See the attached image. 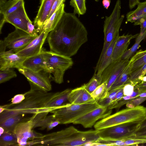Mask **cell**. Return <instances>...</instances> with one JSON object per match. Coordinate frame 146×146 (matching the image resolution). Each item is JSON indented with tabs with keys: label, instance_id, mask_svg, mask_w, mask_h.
I'll list each match as a JSON object with an SVG mask.
<instances>
[{
	"label": "cell",
	"instance_id": "obj_1",
	"mask_svg": "<svg viewBox=\"0 0 146 146\" xmlns=\"http://www.w3.org/2000/svg\"><path fill=\"white\" fill-rule=\"evenodd\" d=\"M46 39L50 51L70 57L87 41L88 32L75 14L65 12Z\"/></svg>",
	"mask_w": 146,
	"mask_h": 146
},
{
	"label": "cell",
	"instance_id": "obj_2",
	"mask_svg": "<svg viewBox=\"0 0 146 146\" xmlns=\"http://www.w3.org/2000/svg\"><path fill=\"white\" fill-rule=\"evenodd\" d=\"M98 130L86 131L78 130L73 126L62 130L43 135L31 140L30 146L86 145L88 144L97 143L100 140Z\"/></svg>",
	"mask_w": 146,
	"mask_h": 146
},
{
	"label": "cell",
	"instance_id": "obj_3",
	"mask_svg": "<svg viewBox=\"0 0 146 146\" xmlns=\"http://www.w3.org/2000/svg\"><path fill=\"white\" fill-rule=\"evenodd\" d=\"M55 94V92L30 90L25 93V99L20 103L1 106L0 122L10 117L19 114H34L43 112H48L45 106Z\"/></svg>",
	"mask_w": 146,
	"mask_h": 146
},
{
	"label": "cell",
	"instance_id": "obj_4",
	"mask_svg": "<svg viewBox=\"0 0 146 146\" xmlns=\"http://www.w3.org/2000/svg\"><path fill=\"white\" fill-rule=\"evenodd\" d=\"M146 119V107L138 106L127 108L102 119L94 125L95 129H102L125 123L141 124Z\"/></svg>",
	"mask_w": 146,
	"mask_h": 146
},
{
	"label": "cell",
	"instance_id": "obj_5",
	"mask_svg": "<svg viewBox=\"0 0 146 146\" xmlns=\"http://www.w3.org/2000/svg\"><path fill=\"white\" fill-rule=\"evenodd\" d=\"M100 106L98 102L81 104L65 103L50 113L60 124H67L73 123L78 118Z\"/></svg>",
	"mask_w": 146,
	"mask_h": 146
},
{
	"label": "cell",
	"instance_id": "obj_6",
	"mask_svg": "<svg viewBox=\"0 0 146 146\" xmlns=\"http://www.w3.org/2000/svg\"><path fill=\"white\" fill-rule=\"evenodd\" d=\"M121 9V1L117 0L111 15L106 17L104 25V45L96 67L99 65L110 44L116 35L119 33V28L124 17V15H120Z\"/></svg>",
	"mask_w": 146,
	"mask_h": 146
},
{
	"label": "cell",
	"instance_id": "obj_7",
	"mask_svg": "<svg viewBox=\"0 0 146 146\" xmlns=\"http://www.w3.org/2000/svg\"><path fill=\"white\" fill-rule=\"evenodd\" d=\"M41 53L48 68L53 75V80L59 84L62 83L65 71L70 68L73 64L72 59L70 57L50 51H46L42 48Z\"/></svg>",
	"mask_w": 146,
	"mask_h": 146
},
{
	"label": "cell",
	"instance_id": "obj_8",
	"mask_svg": "<svg viewBox=\"0 0 146 146\" xmlns=\"http://www.w3.org/2000/svg\"><path fill=\"white\" fill-rule=\"evenodd\" d=\"M139 125L133 123L117 125L99 130L98 134L102 139L125 140L135 136Z\"/></svg>",
	"mask_w": 146,
	"mask_h": 146
},
{
	"label": "cell",
	"instance_id": "obj_9",
	"mask_svg": "<svg viewBox=\"0 0 146 146\" xmlns=\"http://www.w3.org/2000/svg\"><path fill=\"white\" fill-rule=\"evenodd\" d=\"M18 69L27 78L31 86L30 90L45 92L52 90L51 82L53 80L51 73L44 71L35 72L24 68Z\"/></svg>",
	"mask_w": 146,
	"mask_h": 146
},
{
	"label": "cell",
	"instance_id": "obj_10",
	"mask_svg": "<svg viewBox=\"0 0 146 146\" xmlns=\"http://www.w3.org/2000/svg\"><path fill=\"white\" fill-rule=\"evenodd\" d=\"M36 37L23 30L15 28L3 40L7 48L16 53L25 48Z\"/></svg>",
	"mask_w": 146,
	"mask_h": 146
},
{
	"label": "cell",
	"instance_id": "obj_11",
	"mask_svg": "<svg viewBox=\"0 0 146 146\" xmlns=\"http://www.w3.org/2000/svg\"><path fill=\"white\" fill-rule=\"evenodd\" d=\"M129 60L119 59L112 62L104 70L101 75L102 83H104L108 92L128 64Z\"/></svg>",
	"mask_w": 146,
	"mask_h": 146
},
{
	"label": "cell",
	"instance_id": "obj_12",
	"mask_svg": "<svg viewBox=\"0 0 146 146\" xmlns=\"http://www.w3.org/2000/svg\"><path fill=\"white\" fill-rule=\"evenodd\" d=\"M112 111L108 107L100 106L78 118L73 123L81 125L85 128H91L98 120L110 115Z\"/></svg>",
	"mask_w": 146,
	"mask_h": 146
},
{
	"label": "cell",
	"instance_id": "obj_13",
	"mask_svg": "<svg viewBox=\"0 0 146 146\" xmlns=\"http://www.w3.org/2000/svg\"><path fill=\"white\" fill-rule=\"evenodd\" d=\"M30 20L26 12L24 3L17 10L5 17V23H9L14 26L15 28L21 29L27 33V23Z\"/></svg>",
	"mask_w": 146,
	"mask_h": 146
},
{
	"label": "cell",
	"instance_id": "obj_14",
	"mask_svg": "<svg viewBox=\"0 0 146 146\" xmlns=\"http://www.w3.org/2000/svg\"><path fill=\"white\" fill-rule=\"evenodd\" d=\"M48 34L42 31L25 48L15 53L25 58L40 53Z\"/></svg>",
	"mask_w": 146,
	"mask_h": 146
},
{
	"label": "cell",
	"instance_id": "obj_15",
	"mask_svg": "<svg viewBox=\"0 0 146 146\" xmlns=\"http://www.w3.org/2000/svg\"><path fill=\"white\" fill-rule=\"evenodd\" d=\"M25 59L10 50L1 53L0 70L8 68H20Z\"/></svg>",
	"mask_w": 146,
	"mask_h": 146
},
{
	"label": "cell",
	"instance_id": "obj_16",
	"mask_svg": "<svg viewBox=\"0 0 146 146\" xmlns=\"http://www.w3.org/2000/svg\"><path fill=\"white\" fill-rule=\"evenodd\" d=\"M33 129L32 121L30 118L21 122L15 127L13 133L16 135L19 146H27Z\"/></svg>",
	"mask_w": 146,
	"mask_h": 146
},
{
	"label": "cell",
	"instance_id": "obj_17",
	"mask_svg": "<svg viewBox=\"0 0 146 146\" xmlns=\"http://www.w3.org/2000/svg\"><path fill=\"white\" fill-rule=\"evenodd\" d=\"M68 101L71 104H93L98 102L82 86L72 90Z\"/></svg>",
	"mask_w": 146,
	"mask_h": 146
},
{
	"label": "cell",
	"instance_id": "obj_18",
	"mask_svg": "<svg viewBox=\"0 0 146 146\" xmlns=\"http://www.w3.org/2000/svg\"><path fill=\"white\" fill-rule=\"evenodd\" d=\"M55 0H41L40 5L34 21V25L37 28L39 34Z\"/></svg>",
	"mask_w": 146,
	"mask_h": 146
},
{
	"label": "cell",
	"instance_id": "obj_19",
	"mask_svg": "<svg viewBox=\"0 0 146 146\" xmlns=\"http://www.w3.org/2000/svg\"><path fill=\"white\" fill-rule=\"evenodd\" d=\"M21 68L27 69L35 72L44 71L51 73L41 52L37 55L26 58L23 62Z\"/></svg>",
	"mask_w": 146,
	"mask_h": 146
},
{
	"label": "cell",
	"instance_id": "obj_20",
	"mask_svg": "<svg viewBox=\"0 0 146 146\" xmlns=\"http://www.w3.org/2000/svg\"><path fill=\"white\" fill-rule=\"evenodd\" d=\"M139 34L127 35L119 36L115 44L112 56V62L121 59L123 53L127 50L131 40L137 37Z\"/></svg>",
	"mask_w": 146,
	"mask_h": 146
},
{
	"label": "cell",
	"instance_id": "obj_21",
	"mask_svg": "<svg viewBox=\"0 0 146 146\" xmlns=\"http://www.w3.org/2000/svg\"><path fill=\"white\" fill-rule=\"evenodd\" d=\"M71 90L70 89H67L61 92H55L54 96L45 106L46 111L49 113L50 112L65 104L64 103L68 101V96Z\"/></svg>",
	"mask_w": 146,
	"mask_h": 146
},
{
	"label": "cell",
	"instance_id": "obj_22",
	"mask_svg": "<svg viewBox=\"0 0 146 146\" xmlns=\"http://www.w3.org/2000/svg\"><path fill=\"white\" fill-rule=\"evenodd\" d=\"M119 36V33L115 36L113 41L110 44L104 55L99 65L95 69L94 74L99 76H101L104 70L112 62V56L113 48Z\"/></svg>",
	"mask_w": 146,
	"mask_h": 146
},
{
	"label": "cell",
	"instance_id": "obj_23",
	"mask_svg": "<svg viewBox=\"0 0 146 146\" xmlns=\"http://www.w3.org/2000/svg\"><path fill=\"white\" fill-rule=\"evenodd\" d=\"M65 6L64 3L53 13L48 19L46 20L42 27L40 33L44 31L48 33L54 28L65 12Z\"/></svg>",
	"mask_w": 146,
	"mask_h": 146
},
{
	"label": "cell",
	"instance_id": "obj_24",
	"mask_svg": "<svg viewBox=\"0 0 146 146\" xmlns=\"http://www.w3.org/2000/svg\"><path fill=\"white\" fill-rule=\"evenodd\" d=\"M25 115L19 114L10 117L0 122V127L4 129V132H13L15 127L18 124L30 118L31 117H25Z\"/></svg>",
	"mask_w": 146,
	"mask_h": 146
},
{
	"label": "cell",
	"instance_id": "obj_25",
	"mask_svg": "<svg viewBox=\"0 0 146 146\" xmlns=\"http://www.w3.org/2000/svg\"><path fill=\"white\" fill-rule=\"evenodd\" d=\"M132 65V62L129 60L128 64L113 84L110 90L130 84L129 79L131 73Z\"/></svg>",
	"mask_w": 146,
	"mask_h": 146
},
{
	"label": "cell",
	"instance_id": "obj_26",
	"mask_svg": "<svg viewBox=\"0 0 146 146\" xmlns=\"http://www.w3.org/2000/svg\"><path fill=\"white\" fill-rule=\"evenodd\" d=\"M146 15V1L140 2L137 5V8L134 11L128 12L126 16L127 21L134 23L139 19Z\"/></svg>",
	"mask_w": 146,
	"mask_h": 146
},
{
	"label": "cell",
	"instance_id": "obj_27",
	"mask_svg": "<svg viewBox=\"0 0 146 146\" xmlns=\"http://www.w3.org/2000/svg\"><path fill=\"white\" fill-rule=\"evenodd\" d=\"M24 3V0H9L0 5V15L5 17L17 10Z\"/></svg>",
	"mask_w": 146,
	"mask_h": 146
},
{
	"label": "cell",
	"instance_id": "obj_28",
	"mask_svg": "<svg viewBox=\"0 0 146 146\" xmlns=\"http://www.w3.org/2000/svg\"><path fill=\"white\" fill-rule=\"evenodd\" d=\"M132 63L131 73L146 64V50H140L129 60Z\"/></svg>",
	"mask_w": 146,
	"mask_h": 146
},
{
	"label": "cell",
	"instance_id": "obj_29",
	"mask_svg": "<svg viewBox=\"0 0 146 146\" xmlns=\"http://www.w3.org/2000/svg\"><path fill=\"white\" fill-rule=\"evenodd\" d=\"M19 146L17 138L13 132L4 131L0 134V146Z\"/></svg>",
	"mask_w": 146,
	"mask_h": 146
},
{
	"label": "cell",
	"instance_id": "obj_30",
	"mask_svg": "<svg viewBox=\"0 0 146 146\" xmlns=\"http://www.w3.org/2000/svg\"><path fill=\"white\" fill-rule=\"evenodd\" d=\"M146 74V64L131 73L130 84L134 86L140 82V79Z\"/></svg>",
	"mask_w": 146,
	"mask_h": 146
},
{
	"label": "cell",
	"instance_id": "obj_31",
	"mask_svg": "<svg viewBox=\"0 0 146 146\" xmlns=\"http://www.w3.org/2000/svg\"><path fill=\"white\" fill-rule=\"evenodd\" d=\"M146 36V33L142 35L139 34L137 36L135 43L129 49H127L123 53L121 58V59H128L132 56L140 47L141 42L144 39Z\"/></svg>",
	"mask_w": 146,
	"mask_h": 146
},
{
	"label": "cell",
	"instance_id": "obj_32",
	"mask_svg": "<svg viewBox=\"0 0 146 146\" xmlns=\"http://www.w3.org/2000/svg\"><path fill=\"white\" fill-rule=\"evenodd\" d=\"M125 85L122 86L109 90L107 95L105 98L98 101V102L99 105L102 107H108L111 102L113 98L119 91L123 88Z\"/></svg>",
	"mask_w": 146,
	"mask_h": 146
},
{
	"label": "cell",
	"instance_id": "obj_33",
	"mask_svg": "<svg viewBox=\"0 0 146 146\" xmlns=\"http://www.w3.org/2000/svg\"><path fill=\"white\" fill-rule=\"evenodd\" d=\"M70 5L73 8V13L75 15L79 16L86 12V0H70Z\"/></svg>",
	"mask_w": 146,
	"mask_h": 146
},
{
	"label": "cell",
	"instance_id": "obj_34",
	"mask_svg": "<svg viewBox=\"0 0 146 146\" xmlns=\"http://www.w3.org/2000/svg\"><path fill=\"white\" fill-rule=\"evenodd\" d=\"M102 84L101 76L94 74L89 81L82 86L90 94L99 86Z\"/></svg>",
	"mask_w": 146,
	"mask_h": 146
},
{
	"label": "cell",
	"instance_id": "obj_35",
	"mask_svg": "<svg viewBox=\"0 0 146 146\" xmlns=\"http://www.w3.org/2000/svg\"><path fill=\"white\" fill-rule=\"evenodd\" d=\"M107 91L106 85L104 83L98 86L91 94L92 97L98 101L99 100L105 98L107 95Z\"/></svg>",
	"mask_w": 146,
	"mask_h": 146
},
{
	"label": "cell",
	"instance_id": "obj_36",
	"mask_svg": "<svg viewBox=\"0 0 146 146\" xmlns=\"http://www.w3.org/2000/svg\"><path fill=\"white\" fill-rule=\"evenodd\" d=\"M16 72L12 68H8L0 70V83L8 81L11 79L16 77Z\"/></svg>",
	"mask_w": 146,
	"mask_h": 146
},
{
	"label": "cell",
	"instance_id": "obj_37",
	"mask_svg": "<svg viewBox=\"0 0 146 146\" xmlns=\"http://www.w3.org/2000/svg\"><path fill=\"white\" fill-rule=\"evenodd\" d=\"M54 118L52 114L41 119L33 127V129L37 127H41L40 129L42 130L46 128L48 124Z\"/></svg>",
	"mask_w": 146,
	"mask_h": 146
},
{
	"label": "cell",
	"instance_id": "obj_38",
	"mask_svg": "<svg viewBox=\"0 0 146 146\" xmlns=\"http://www.w3.org/2000/svg\"><path fill=\"white\" fill-rule=\"evenodd\" d=\"M123 88L113 98L111 102L108 107L109 109L112 110L115 108L119 101L124 96L123 93Z\"/></svg>",
	"mask_w": 146,
	"mask_h": 146
},
{
	"label": "cell",
	"instance_id": "obj_39",
	"mask_svg": "<svg viewBox=\"0 0 146 146\" xmlns=\"http://www.w3.org/2000/svg\"><path fill=\"white\" fill-rule=\"evenodd\" d=\"M126 146L137 145L139 144L146 143V138H131L124 140Z\"/></svg>",
	"mask_w": 146,
	"mask_h": 146
},
{
	"label": "cell",
	"instance_id": "obj_40",
	"mask_svg": "<svg viewBox=\"0 0 146 146\" xmlns=\"http://www.w3.org/2000/svg\"><path fill=\"white\" fill-rule=\"evenodd\" d=\"M134 25L140 26V31L139 35H142L146 33V15L142 17L134 23Z\"/></svg>",
	"mask_w": 146,
	"mask_h": 146
},
{
	"label": "cell",
	"instance_id": "obj_41",
	"mask_svg": "<svg viewBox=\"0 0 146 146\" xmlns=\"http://www.w3.org/2000/svg\"><path fill=\"white\" fill-rule=\"evenodd\" d=\"M146 100V97H138L133 99L126 104L127 108H133L139 106Z\"/></svg>",
	"mask_w": 146,
	"mask_h": 146
},
{
	"label": "cell",
	"instance_id": "obj_42",
	"mask_svg": "<svg viewBox=\"0 0 146 146\" xmlns=\"http://www.w3.org/2000/svg\"><path fill=\"white\" fill-rule=\"evenodd\" d=\"M48 112H43L33 114L31 117L32 121L33 128L34 126L41 119L46 117Z\"/></svg>",
	"mask_w": 146,
	"mask_h": 146
},
{
	"label": "cell",
	"instance_id": "obj_43",
	"mask_svg": "<svg viewBox=\"0 0 146 146\" xmlns=\"http://www.w3.org/2000/svg\"><path fill=\"white\" fill-rule=\"evenodd\" d=\"M35 26L33 25L32 22L30 20L27 23L28 33L31 35L36 37L39 34Z\"/></svg>",
	"mask_w": 146,
	"mask_h": 146
},
{
	"label": "cell",
	"instance_id": "obj_44",
	"mask_svg": "<svg viewBox=\"0 0 146 146\" xmlns=\"http://www.w3.org/2000/svg\"><path fill=\"white\" fill-rule=\"evenodd\" d=\"M25 98V93L17 94L11 99L10 100L11 101V103L10 104L12 105L19 104L22 102Z\"/></svg>",
	"mask_w": 146,
	"mask_h": 146
},
{
	"label": "cell",
	"instance_id": "obj_45",
	"mask_svg": "<svg viewBox=\"0 0 146 146\" xmlns=\"http://www.w3.org/2000/svg\"><path fill=\"white\" fill-rule=\"evenodd\" d=\"M65 0H56L55 1L47 19H48L52 15L61 5L64 3Z\"/></svg>",
	"mask_w": 146,
	"mask_h": 146
},
{
	"label": "cell",
	"instance_id": "obj_46",
	"mask_svg": "<svg viewBox=\"0 0 146 146\" xmlns=\"http://www.w3.org/2000/svg\"><path fill=\"white\" fill-rule=\"evenodd\" d=\"M134 86L127 84L125 85L123 88V93L124 96H130L133 92Z\"/></svg>",
	"mask_w": 146,
	"mask_h": 146
},
{
	"label": "cell",
	"instance_id": "obj_47",
	"mask_svg": "<svg viewBox=\"0 0 146 146\" xmlns=\"http://www.w3.org/2000/svg\"><path fill=\"white\" fill-rule=\"evenodd\" d=\"M134 88L137 89L140 93L146 91V81H141L134 86Z\"/></svg>",
	"mask_w": 146,
	"mask_h": 146
},
{
	"label": "cell",
	"instance_id": "obj_48",
	"mask_svg": "<svg viewBox=\"0 0 146 146\" xmlns=\"http://www.w3.org/2000/svg\"><path fill=\"white\" fill-rule=\"evenodd\" d=\"M59 124H60L59 122L54 119L48 124L46 127L47 130L49 131Z\"/></svg>",
	"mask_w": 146,
	"mask_h": 146
},
{
	"label": "cell",
	"instance_id": "obj_49",
	"mask_svg": "<svg viewBox=\"0 0 146 146\" xmlns=\"http://www.w3.org/2000/svg\"><path fill=\"white\" fill-rule=\"evenodd\" d=\"M133 138H146V129L137 131Z\"/></svg>",
	"mask_w": 146,
	"mask_h": 146
},
{
	"label": "cell",
	"instance_id": "obj_50",
	"mask_svg": "<svg viewBox=\"0 0 146 146\" xmlns=\"http://www.w3.org/2000/svg\"><path fill=\"white\" fill-rule=\"evenodd\" d=\"M140 2V0H129V8L131 9Z\"/></svg>",
	"mask_w": 146,
	"mask_h": 146
},
{
	"label": "cell",
	"instance_id": "obj_51",
	"mask_svg": "<svg viewBox=\"0 0 146 146\" xmlns=\"http://www.w3.org/2000/svg\"><path fill=\"white\" fill-rule=\"evenodd\" d=\"M6 45L4 40H1L0 41V53L5 51Z\"/></svg>",
	"mask_w": 146,
	"mask_h": 146
},
{
	"label": "cell",
	"instance_id": "obj_52",
	"mask_svg": "<svg viewBox=\"0 0 146 146\" xmlns=\"http://www.w3.org/2000/svg\"><path fill=\"white\" fill-rule=\"evenodd\" d=\"M111 1V0H103L102 3L104 8L108 9L110 5Z\"/></svg>",
	"mask_w": 146,
	"mask_h": 146
},
{
	"label": "cell",
	"instance_id": "obj_53",
	"mask_svg": "<svg viewBox=\"0 0 146 146\" xmlns=\"http://www.w3.org/2000/svg\"><path fill=\"white\" fill-rule=\"evenodd\" d=\"M145 129H146V119L140 124L138 131Z\"/></svg>",
	"mask_w": 146,
	"mask_h": 146
},
{
	"label": "cell",
	"instance_id": "obj_54",
	"mask_svg": "<svg viewBox=\"0 0 146 146\" xmlns=\"http://www.w3.org/2000/svg\"><path fill=\"white\" fill-rule=\"evenodd\" d=\"M138 96V97H146V91L139 94Z\"/></svg>",
	"mask_w": 146,
	"mask_h": 146
},
{
	"label": "cell",
	"instance_id": "obj_55",
	"mask_svg": "<svg viewBox=\"0 0 146 146\" xmlns=\"http://www.w3.org/2000/svg\"><path fill=\"white\" fill-rule=\"evenodd\" d=\"M7 1V0H0V5L4 4Z\"/></svg>",
	"mask_w": 146,
	"mask_h": 146
},
{
	"label": "cell",
	"instance_id": "obj_56",
	"mask_svg": "<svg viewBox=\"0 0 146 146\" xmlns=\"http://www.w3.org/2000/svg\"><path fill=\"white\" fill-rule=\"evenodd\" d=\"M96 2H98L99 0H94Z\"/></svg>",
	"mask_w": 146,
	"mask_h": 146
},
{
	"label": "cell",
	"instance_id": "obj_57",
	"mask_svg": "<svg viewBox=\"0 0 146 146\" xmlns=\"http://www.w3.org/2000/svg\"><path fill=\"white\" fill-rule=\"evenodd\" d=\"M145 75L146 76V75Z\"/></svg>",
	"mask_w": 146,
	"mask_h": 146
}]
</instances>
